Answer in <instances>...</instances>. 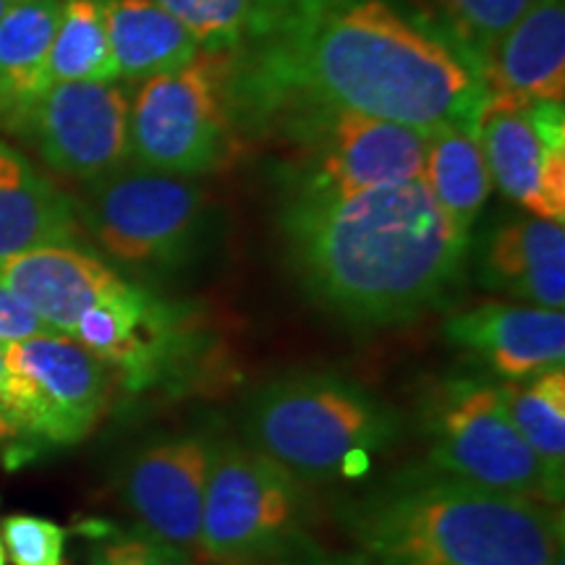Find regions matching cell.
<instances>
[{"label":"cell","mask_w":565,"mask_h":565,"mask_svg":"<svg viewBox=\"0 0 565 565\" xmlns=\"http://www.w3.org/2000/svg\"><path fill=\"white\" fill-rule=\"evenodd\" d=\"M477 68L391 0H252L228 53L233 124L353 110L429 131H477Z\"/></svg>","instance_id":"6da1fadb"},{"label":"cell","mask_w":565,"mask_h":565,"mask_svg":"<svg viewBox=\"0 0 565 565\" xmlns=\"http://www.w3.org/2000/svg\"><path fill=\"white\" fill-rule=\"evenodd\" d=\"M286 257L322 309L364 328L414 320L461 278L469 236L443 215L422 179L341 196H286Z\"/></svg>","instance_id":"7a4b0ae2"},{"label":"cell","mask_w":565,"mask_h":565,"mask_svg":"<svg viewBox=\"0 0 565 565\" xmlns=\"http://www.w3.org/2000/svg\"><path fill=\"white\" fill-rule=\"evenodd\" d=\"M335 519L377 565H553L563 508L412 466L338 500Z\"/></svg>","instance_id":"3957f363"},{"label":"cell","mask_w":565,"mask_h":565,"mask_svg":"<svg viewBox=\"0 0 565 565\" xmlns=\"http://www.w3.org/2000/svg\"><path fill=\"white\" fill-rule=\"evenodd\" d=\"M242 440L303 484L359 479L404 435L401 414L349 377L286 374L246 395Z\"/></svg>","instance_id":"277c9868"},{"label":"cell","mask_w":565,"mask_h":565,"mask_svg":"<svg viewBox=\"0 0 565 565\" xmlns=\"http://www.w3.org/2000/svg\"><path fill=\"white\" fill-rule=\"evenodd\" d=\"M429 466L463 482L561 505L563 482L542 466L490 380L445 377L419 398Z\"/></svg>","instance_id":"5b68a950"},{"label":"cell","mask_w":565,"mask_h":565,"mask_svg":"<svg viewBox=\"0 0 565 565\" xmlns=\"http://www.w3.org/2000/svg\"><path fill=\"white\" fill-rule=\"evenodd\" d=\"M233 145L228 53L202 51L189 66L141 82L129 105V154L141 168L196 179L221 171Z\"/></svg>","instance_id":"8992f818"},{"label":"cell","mask_w":565,"mask_h":565,"mask_svg":"<svg viewBox=\"0 0 565 565\" xmlns=\"http://www.w3.org/2000/svg\"><path fill=\"white\" fill-rule=\"evenodd\" d=\"M309 508L299 477L244 440H217L196 547L217 565L265 563L299 540Z\"/></svg>","instance_id":"52a82bcc"},{"label":"cell","mask_w":565,"mask_h":565,"mask_svg":"<svg viewBox=\"0 0 565 565\" xmlns=\"http://www.w3.org/2000/svg\"><path fill=\"white\" fill-rule=\"evenodd\" d=\"M294 154L286 196L341 200L422 179L424 131L353 110H301L273 124Z\"/></svg>","instance_id":"ba28073f"},{"label":"cell","mask_w":565,"mask_h":565,"mask_svg":"<svg viewBox=\"0 0 565 565\" xmlns=\"http://www.w3.org/2000/svg\"><path fill=\"white\" fill-rule=\"evenodd\" d=\"M89 183L82 217L118 263L179 265L200 246L210 196L194 179L118 166Z\"/></svg>","instance_id":"9c48e42d"},{"label":"cell","mask_w":565,"mask_h":565,"mask_svg":"<svg viewBox=\"0 0 565 565\" xmlns=\"http://www.w3.org/2000/svg\"><path fill=\"white\" fill-rule=\"evenodd\" d=\"M6 404L21 443L66 448L108 414L113 372L74 338L45 333L3 343Z\"/></svg>","instance_id":"30bf717a"},{"label":"cell","mask_w":565,"mask_h":565,"mask_svg":"<svg viewBox=\"0 0 565 565\" xmlns=\"http://www.w3.org/2000/svg\"><path fill=\"white\" fill-rule=\"evenodd\" d=\"M492 186L542 221L565 225V108L487 95L477 118Z\"/></svg>","instance_id":"8fae6325"},{"label":"cell","mask_w":565,"mask_h":565,"mask_svg":"<svg viewBox=\"0 0 565 565\" xmlns=\"http://www.w3.org/2000/svg\"><path fill=\"white\" fill-rule=\"evenodd\" d=\"M129 105L116 82H55L21 116L53 171L95 181L129 158Z\"/></svg>","instance_id":"7c38bea8"},{"label":"cell","mask_w":565,"mask_h":565,"mask_svg":"<svg viewBox=\"0 0 565 565\" xmlns=\"http://www.w3.org/2000/svg\"><path fill=\"white\" fill-rule=\"evenodd\" d=\"M215 443L202 429L154 440L124 463L118 479L124 503L139 526L189 553L200 542Z\"/></svg>","instance_id":"4fadbf2b"},{"label":"cell","mask_w":565,"mask_h":565,"mask_svg":"<svg viewBox=\"0 0 565 565\" xmlns=\"http://www.w3.org/2000/svg\"><path fill=\"white\" fill-rule=\"evenodd\" d=\"M68 338L139 391L158 383L179 359L183 322L179 309L129 282L126 291L87 309Z\"/></svg>","instance_id":"5bb4252c"},{"label":"cell","mask_w":565,"mask_h":565,"mask_svg":"<svg viewBox=\"0 0 565 565\" xmlns=\"http://www.w3.org/2000/svg\"><path fill=\"white\" fill-rule=\"evenodd\" d=\"M445 335L503 383L563 366L565 315L529 303L484 301L445 320Z\"/></svg>","instance_id":"9a60e30c"},{"label":"cell","mask_w":565,"mask_h":565,"mask_svg":"<svg viewBox=\"0 0 565 565\" xmlns=\"http://www.w3.org/2000/svg\"><path fill=\"white\" fill-rule=\"evenodd\" d=\"M0 286L53 333L71 335L87 309L126 291L129 280L79 246L45 244L0 259Z\"/></svg>","instance_id":"2e32d148"},{"label":"cell","mask_w":565,"mask_h":565,"mask_svg":"<svg viewBox=\"0 0 565 565\" xmlns=\"http://www.w3.org/2000/svg\"><path fill=\"white\" fill-rule=\"evenodd\" d=\"M487 95L565 100V0H534L477 66Z\"/></svg>","instance_id":"e0dca14e"},{"label":"cell","mask_w":565,"mask_h":565,"mask_svg":"<svg viewBox=\"0 0 565 565\" xmlns=\"http://www.w3.org/2000/svg\"><path fill=\"white\" fill-rule=\"evenodd\" d=\"M479 278L529 307H565V228L534 215L511 217L487 238Z\"/></svg>","instance_id":"ac0fdd59"},{"label":"cell","mask_w":565,"mask_h":565,"mask_svg":"<svg viewBox=\"0 0 565 565\" xmlns=\"http://www.w3.org/2000/svg\"><path fill=\"white\" fill-rule=\"evenodd\" d=\"M79 215L30 160L0 141V259L45 244H74Z\"/></svg>","instance_id":"d6986e66"},{"label":"cell","mask_w":565,"mask_h":565,"mask_svg":"<svg viewBox=\"0 0 565 565\" xmlns=\"http://www.w3.org/2000/svg\"><path fill=\"white\" fill-rule=\"evenodd\" d=\"M105 24L118 79L171 74L202 53L194 34L158 0H105Z\"/></svg>","instance_id":"ffe728a7"},{"label":"cell","mask_w":565,"mask_h":565,"mask_svg":"<svg viewBox=\"0 0 565 565\" xmlns=\"http://www.w3.org/2000/svg\"><path fill=\"white\" fill-rule=\"evenodd\" d=\"M422 181L454 228L469 236L494 189L477 131L456 126L424 131Z\"/></svg>","instance_id":"44dd1931"},{"label":"cell","mask_w":565,"mask_h":565,"mask_svg":"<svg viewBox=\"0 0 565 565\" xmlns=\"http://www.w3.org/2000/svg\"><path fill=\"white\" fill-rule=\"evenodd\" d=\"M63 0H21L0 19V89L26 110L51 87V51Z\"/></svg>","instance_id":"7402d4cb"},{"label":"cell","mask_w":565,"mask_h":565,"mask_svg":"<svg viewBox=\"0 0 565 565\" xmlns=\"http://www.w3.org/2000/svg\"><path fill=\"white\" fill-rule=\"evenodd\" d=\"M511 419L524 435L529 448L555 479L563 482L565 469V370L534 374L519 383L500 385Z\"/></svg>","instance_id":"603a6c76"},{"label":"cell","mask_w":565,"mask_h":565,"mask_svg":"<svg viewBox=\"0 0 565 565\" xmlns=\"http://www.w3.org/2000/svg\"><path fill=\"white\" fill-rule=\"evenodd\" d=\"M51 82H118L105 0H63L51 51Z\"/></svg>","instance_id":"cb8c5ba5"},{"label":"cell","mask_w":565,"mask_h":565,"mask_svg":"<svg viewBox=\"0 0 565 565\" xmlns=\"http://www.w3.org/2000/svg\"><path fill=\"white\" fill-rule=\"evenodd\" d=\"M450 30L479 66L534 0H437Z\"/></svg>","instance_id":"d4e9b609"},{"label":"cell","mask_w":565,"mask_h":565,"mask_svg":"<svg viewBox=\"0 0 565 565\" xmlns=\"http://www.w3.org/2000/svg\"><path fill=\"white\" fill-rule=\"evenodd\" d=\"M194 34L204 53H231L242 38L252 0H158Z\"/></svg>","instance_id":"484cf974"},{"label":"cell","mask_w":565,"mask_h":565,"mask_svg":"<svg viewBox=\"0 0 565 565\" xmlns=\"http://www.w3.org/2000/svg\"><path fill=\"white\" fill-rule=\"evenodd\" d=\"M3 547L13 565H66V529L32 513H13L3 519Z\"/></svg>","instance_id":"4316f807"},{"label":"cell","mask_w":565,"mask_h":565,"mask_svg":"<svg viewBox=\"0 0 565 565\" xmlns=\"http://www.w3.org/2000/svg\"><path fill=\"white\" fill-rule=\"evenodd\" d=\"M92 565H192L189 550L160 540L137 526L134 532L105 536L92 547Z\"/></svg>","instance_id":"83f0119b"},{"label":"cell","mask_w":565,"mask_h":565,"mask_svg":"<svg viewBox=\"0 0 565 565\" xmlns=\"http://www.w3.org/2000/svg\"><path fill=\"white\" fill-rule=\"evenodd\" d=\"M267 565H377L370 557L356 553H338V550H324L317 542L301 534L291 545L282 547L278 555L267 557Z\"/></svg>","instance_id":"f1b7e54d"},{"label":"cell","mask_w":565,"mask_h":565,"mask_svg":"<svg viewBox=\"0 0 565 565\" xmlns=\"http://www.w3.org/2000/svg\"><path fill=\"white\" fill-rule=\"evenodd\" d=\"M53 333L45 322H40L9 288L0 286V343L24 341V338Z\"/></svg>","instance_id":"f546056e"},{"label":"cell","mask_w":565,"mask_h":565,"mask_svg":"<svg viewBox=\"0 0 565 565\" xmlns=\"http://www.w3.org/2000/svg\"><path fill=\"white\" fill-rule=\"evenodd\" d=\"M0 450H6V458H26L24 443H21L19 427L13 422L6 404V364H3V343H0Z\"/></svg>","instance_id":"4dcf8cb0"},{"label":"cell","mask_w":565,"mask_h":565,"mask_svg":"<svg viewBox=\"0 0 565 565\" xmlns=\"http://www.w3.org/2000/svg\"><path fill=\"white\" fill-rule=\"evenodd\" d=\"M19 3H21V0H0V19H3L6 13H9L13 6H19Z\"/></svg>","instance_id":"1f68e13d"},{"label":"cell","mask_w":565,"mask_h":565,"mask_svg":"<svg viewBox=\"0 0 565 565\" xmlns=\"http://www.w3.org/2000/svg\"><path fill=\"white\" fill-rule=\"evenodd\" d=\"M11 105H9V100H6V95H3V89H0V113H6L9 110Z\"/></svg>","instance_id":"d6a6232c"},{"label":"cell","mask_w":565,"mask_h":565,"mask_svg":"<svg viewBox=\"0 0 565 565\" xmlns=\"http://www.w3.org/2000/svg\"><path fill=\"white\" fill-rule=\"evenodd\" d=\"M0 565H6V547H3V540H0Z\"/></svg>","instance_id":"836d02e7"}]
</instances>
